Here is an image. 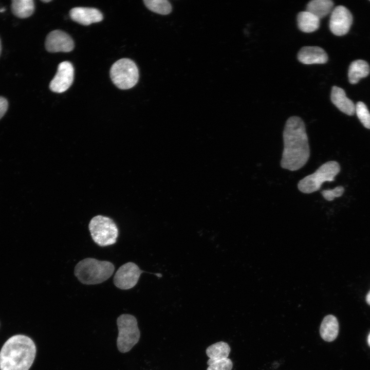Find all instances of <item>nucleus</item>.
<instances>
[{
	"mask_svg": "<svg viewBox=\"0 0 370 370\" xmlns=\"http://www.w3.org/2000/svg\"><path fill=\"white\" fill-rule=\"evenodd\" d=\"M283 137L281 167L291 171L300 169L310 157L308 138L303 120L296 116L289 117L286 122Z\"/></svg>",
	"mask_w": 370,
	"mask_h": 370,
	"instance_id": "f257e3e1",
	"label": "nucleus"
},
{
	"mask_svg": "<svg viewBox=\"0 0 370 370\" xmlns=\"http://www.w3.org/2000/svg\"><path fill=\"white\" fill-rule=\"evenodd\" d=\"M33 340L23 335L12 336L0 351V370H29L36 355Z\"/></svg>",
	"mask_w": 370,
	"mask_h": 370,
	"instance_id": "f03ea898",
	"label": "nucleus"
},
{
	"mask_svg": "<svg viewBox=\"0 0 370 370\" xmlns=\"http://www.w3.org/2000/svg\"><path fill=\"white\" fill-rule=\"evenodd\" d=\"M114 270L115 266L110 262L86 258L77 263L75 267L74 273L81 283L95 285L108 279Z\"/></svg>",
	"mask_w": 370,
	"mask_h": 370,
	"instance_id": "7ed1b4c3",
	"label": "nucleus"
},
{
	"mask_svg": "<svg viewBox=\"0 0 370 370\" xmlns=\"http://www.w3.org/2000/svg\"><path fill=\"white\" fill-rule=\"evenodd\" d=\"M340 166L335 161H329L321 165L314 173L304 177L298 183V188L303 193L309 194L320 189L325 181H332L339 173Z\"/></svg>",
	"mask_w": 370,
	"mask_h": 370,
	"instance_id": "20e7f679",
	"label": "nucleus"
},
{
	"mask_svg": "<svg viewBox=\"0 0 370 370\" xmlns=\"http://www.w3.org/2000/svg\"><path fill=\"white\" fill-rule=\"evenodd\" d=\"M88 228L91 236L101 247L114 244L118 236V228L114 221L106 216L98 215L90 220Z\"/></svg>",
	"mask_w": 370,
	"mask_h": 370,
	"instance_id": "39448f33",
	"label": "nucleus"
},
{
	"mask_svg": "<svg viewBox=\"0 0 370 370\" xmlns=\"http://www.w3.org/2000/svg\"><path fill=\"white\" fill-rule=\"evenodd\" d=\"M110 77L118 88L128 89L137 83L139 73L138 68L133 61L123 58L113 64L110 70Z\"/></svg>",
	"mask_w": 370,
	"mask_h": 370,
	"instance_id": "423d86ee",
	"label": "nucleus"
},
{
	"mask_svg": "<svg viewBox=\"0 0 370 370\" xmlns=\"http://www.w3.org/2000/svg\"><path fill=\"white\" fill-rule=\"evenodd\" d=\"M118 350L123 353L129 351L139 340L140 332L136 318L130 314L120 315L117 320Z\"/></svg>",
	"mask_w": 370,
	"mask_h": 370,
	"instance_id": "0eeeda50",
	"label": "nucleus"
},
{
	"mask_svg": "<svg viewBox=\"0 0 370 370\" xmlns=\"http://www.w3.org/2000/svg\"><path fill=\"white\" fill-rule=\"evenodd\" d=\"M144 272L134 263H126L116 272L113 279L114 284L120 289H131L136 285L141 274Z\"/></svg>",
	"mask_w": 370,
	"mask_h": 370,
	"instance_id": "6e6552de",
	"label": "nucleus"
},
{
	"mask_svg": "<svg viewBox=\"0 0 370 370\" xmlns=\"http://www.w3.org/2000/svg\"><path fill=\"white\" fill-rule=\"evenodd\" d=\"M352 23V14L346 7L338 6L333 9L329 26L334 34L337 36L345 35L348 32Z\"/></svg>",
	"mask_w": 370,
	"mask_h": 370,
	"instance_id": "1a4fd4ad",
	"label": "nucleus"
},
{
	"mask_svg": "<svg viewBox=\"0 0 370 370\" xmlns=\"http://www.w3.org/2000/svg\"><path fill=\"white\" fill-rule=\"evenodd\" d=\"M74 77V69L71 63L64 61L58 65L57 72L49 84V88L54 92L61 93L71 85Z\"/></svg>",
	"mask_w": 370,
	"mask_h": 370,
	"instance_id": "9d476101",
	"label": "nucleus"
},
{
	"mask_svg": "<svg viewBox=\"0 0 370 370\" xmlns=\"http://www.w3.org/2000/svg\"><path fill=\"white\" fill-rule=\"evenodd\" d=\"M45 47L50 52H68L73 49L74 43L67 33L61 30H55L47 36Z\"/></svg>",
	"mask_w": 370,
	"mask_h": 370,
	"instance_id": "9b49d317",
	"label": "nucleus"
},
{
	"mask_svg": "<svg viewBox=\"0 0 370 370\" xmlns=\"http://www.w3.org/2000/svg\"><path fill=\"white\" fill-rule=\"evenodd\" d=\"M69 14L73 21L83 25L98 23L103 18L101 12L94 8L75 7L70 10Z\"/></svg>",
	"mask_w": 370,
	"mask_h": 370,
	"instance_id": "f8f14e48",
	"label": "nucleus"
},
{
	"mask_svg": "<svg viewBox=\"0 0 370 370\" xmlns=\"http://www.w3.org/2000/svg\"><path fill=\"white\" fill-rule=\"evenodd\" d=\"M298 59L305 64H324L328 61L325 51L318 46H305L300 49Z\"/></svg>",
	"mask_w": 370,
	"mask_h": 370,
	"instance_id": "ddd939ff",
	"label": "nucleus"
},
{
	"mask_svg": "<svg viewBox=\"0 0 370 370\" xmlns=\"http://www.w3.org/2000/svg\"><path fill=\"white\" fill-rule=\"evenodd\" d=\"M330 99L332 103L342 112L352 116L355 113L356 106L348 98L344 90L338 86L332 87Z\"/></svg>",
	"mask_w": 370,
	"mask_h": 370,
	"instance_id": "4468645a",
	"label": "nucleus"
},
{
	"mask_svg": "<svg viewBox=\"0 0 370 370\" xmlns=\"http://www.w3.org/2000/svg\"><path fill=\"white\" fill-rule=\"evenodd\" d=\"M338 332L339 323L336 317L331 314L325 316L320 327L321 337L325 341L331 342L336 339Z\"/></svg>",
	"mask_w": 370,
	"mask_h": 370,
	"instance_id": "2eb2a0df",
	"label": "nucleus"
},
{
	"mask_svg": "<svg viewBox=\"0 0 370 370\" xmlns=\"http://www.w3.org/2000/svg\"><path fill=\"white\" fill-rule=\"evenodd\" d=\"M320 19L312 13L301 11L297 15L299 29L302 32L310 33L317 30L320 26Z\"/></svg>",
	"mask_w": 370,
	"mask_h": 370,
	"instance_id": "dca6fc26",
	"label": "nucleus"
},
{
	"mask_svg": "<svg viewBox=\"0 0 370 370\" xmlns=\"http://www.w3.org/2000/svg\"><path fill=\"white\" fill-rule=\"evenodd\" d=\"M369 71V65L366 61L357 60L352 62L348 72L349 82L353 84L357 83L360 79L367 76Z\"/></svg>",
	"mask_w": 370,
	"mask_h": 370,
	"instance_id": "f3484780",
	"label": "nucleus"
},
{
	"mask_svg": "<svg viewBox=\"0 0 370 370\" xmlns=\"http://www.w3.org/2000/svg\"><path fill=\"white\" fill-rule=\"evenodd\" d=\"M334 3L330 0H312L308 3L306 10L321 19L332 12Z\"/></svg>",
	"mask_w": 370,
	"mask_h": 370,
	"instance_id": "a211bd4d",
	"label": "nucleus"
},
{
	"mask_svg": "<svg viewBox=\"0 0 370 370\" xmlns=\"http://www.w3.org/2000/svg\"><path fill=\"white\" fill-rule=\"evenodd\" d=\"M12 11L16 16L24 18L32 15L34 9L32 0H13L11 4Z\"/></svg>",
	"mask_w": 370,
	"mask_h": 370,
	"instance_id": "6ab92c4d",
	"label": "nucleus"
},
{
	"mask_svg": "<svg viewBox=\"0 0 370 370\" xmlns=\"http://www.w3.org/2000/svg\"><path fill=\"white\" fill-rule=\"evenodd\" d=\"M230 350V347L228 343L220 341L209 346L206 352L209 359L218 360L227 358Z\"/></svg>",
	"mask_w": 370,
	"mask_h": 370,
	"instance_id": "aec40b11",
	"label": "nucleus"
},
{
	"mask_svg": "<svg viewBox=\"0 0 370 370\" xmlns=\"http://www.w3.org/2000/svg\"><path fill=\"white\" fill-rule=\"evenodd\" d=\"M143 2L147 9L158 14L166 15L172 10L170 3L167 0H144Z\"/></svg>",
	"mask_w": 370,
	"mask_h": 370,
	"instance_id": "412c9836",
	"label": "nucleus"
},
{
	"mask_svg": "<svg viewBox=\"0 0 370 370\" xmlns=\"http://www.w3.org/2000/svg\"><path fill=\"white\" fill-rule=\"evenodd\" d=\"M355 106V112L359 120L365 127L370 129V113L366 105L360 101Z\"/></svg>",
	"mask_w": 370,
	"mask_h": 370,
	"instance_id": "4be33fe9",
	"label": "nucleus"
},
{
	"mask_svg": "<svg viewBox=\"0 0 370 370\" xmlns=\"http://www.w3.org/2000/svg\"><path fill=\"white\" fill-rule=\"evenodd\" d=\"M207 364L209 366L207 370H231L233 367L232 362L228 358L218 360L209 359Z\"/></svg>",
	"mask_w": 370,
	"mask_h": 370,
	"instance_id": "5701e85b",
	"label": "nucleus"
},
{
	"mask_svg": "<svg viewBox=\"0 0 370 370\" xmlns=\"http://www.w3.org/2000/svg\"><path fill=\"white\" fill-rule=\"evenodd\" d=\"M344 189L342 186H338L332 190H326L321 192L323 197L328 201H331L336 197H339L342 195Z\"/></svg>",
	"mask_w": 370,
	"mask_h": 370,
	"instance_id": "b1692460",
	"label": "nucleus"
},
{
	"mask_svg": "<svg viewBox=\"0 0 370 370\" xmlns=\"http://www.w3.org/2000/svg\"><path fill=\"white\" fill-rule=\"evenodd\" d=\"M8 105L7 100L5 98L0 97V119L6 112Z\"/></svg>",
	"mask_w": 370,
	"mask_h": 370,
	"instance_id": "393cba45",
	"label": "nucleus"
},
{
	"mask_svg": "<svg viewBox=\"0 0 370 370\" xmlns=\"http://www.w3.org/2000/svg\"><path fill=\"white\" fill-rule=\"evenodd\" d=\"M365 299L367 303L370 305V291L366 294Z\"/></svg>",
	"mask_w": 370,
	"mask_h": 370,
	"instance_id": "a878e982",
	"label": "nucleus"
},
{
	"mask_svg": "<svg viewBox=\"0 0 370 370\" xmlns=\"http://www.w3.org/2000/svg\"><path fill=\"white\" fill-rule=\"evenodd\" d=\"M367 342H368V345L370 346V332L367 337Z\"/></svg>",
	"mask_w": 370,
	"mask_h": 370,
	"instance_id": "bb28decb",
	"label": "nucleus"
},
{
	"mask_svg": "<svg viewBox=\"0 0 370 370\" xmlns=\"http://www.w3.org/2000/svg\"><path fill=\"white\" fill-rule=\"evenodd\" d=\"M51 1V0H42V2H43L44 3H49Z\"/></svg>",
	"mask_w": 370,
	"mask_h": 370,
	"instance_id": "cd10ccee",
	"label": "nucleus"
},
{
	"mask_svg": "<svg viewBox=\"0 0 370 370\" xmlns=\"http://www.w3.org/2000/svg\"><path fill=\"white\" fill-rule=\"evenodd\" d=\"M5 10V9L4 8H3L2 9H0V12H3Z\"/></svg>",
	"mask_w": 370,
	"mask_h": 370,
	"instance_id": "c85d7f7f",
	"label": "nucleus"
},
{
	"mask_svg": "<svg viewBox=\"0 0 370 370\" xmlns=\"http://www.w3.org/2000/svg\"><path fill=\"white\" fill-rule=\"evenodd\" d=\"M1 41H0V53H1Z\"/></svg>",
	"mask_w": 370,
	"mask_h": 370,
	"instance_id": "c756f323",
	"label": "nucleus"
}]
</instances>
